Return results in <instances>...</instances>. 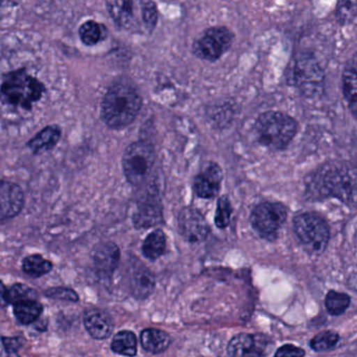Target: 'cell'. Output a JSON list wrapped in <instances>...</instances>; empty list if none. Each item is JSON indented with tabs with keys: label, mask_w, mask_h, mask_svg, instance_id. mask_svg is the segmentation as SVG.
I'll use <instances>...</instances> for the list:
<instances>
[{
	"label": "cell",
	"mask_w": 357,
	"mask_h": 357,
	"mask_svg": "<svg viewBox=\"0 0 357 357\" xmlns=\"http://www.w3.org/2000/svg\"><path fill=\"white\" fill-rule=\"evenodd\" d=\"M311 199L337 198L350 206L354 202L355 178L350 168L330 162L319 168L306 185Z\"/></svg>",
	"instance_id": "cell-1"
},
{
	"label": "cell",
	"mask_w": 357,
	"mask_h": 357,
	"mask_svg": "<svg viewBox=\"0 0 357 357\" xmlns=\"http://www.w3.org/2000/svg\"><path fill=\"white\" fill-rule=\"evenodd\" d=\"M142 104V98L133 87L114 85L108 89L102 102V119L110 128H125L137 119Z\"/></svg>",
	"instance_id": "cell-2"
},
{
	"label": "cell",
	"mask_w": 357,
	"mask_h": 357,
	"mask_svg": "<svg viewBox=\"0 0 357 357\" xmlns=\"http://www.w3.org/2000/svg\"><path fill=\"white\" fill-rule=\"evenodd\" d=\"M106 7L114 22L129 32L150 34L158 24V7L153 1L116 0L106 3Z\"/></svg>",
	"instance_id": "cell-3"
},
{
	"label": "cell",
	"mask_w": 357,
	"mask_h": 357,
	"mask_svg": "<svg viewBox=\"0 0 357 357\" xmlns=\"http://www.w3.org/2000/svg\"><path fill=\"white\" fill-rule=\"evenodd\" d=\"M257 141L267 149L284 150L288 147L298 132V123L292 116L279 112L260 114L255 123Z\"/></svg>",
	"instance_id": "cell-4"
},
{
	"label": "cell",
	"mask_w": 357,
	"mask_h": 357,
	"mask_svg": "<svg viewBox=\"0 0 357 357\" xmlns=\"http://www.w3.org/2000/svg\"><path fill=\"white\" fill-rule=\"evenodd\" d=\"M45 91V85L26 70L9 73L0 86L3 102L24 109H31L43 98Z\"/></svg>",
	"instance_id": "cell-5"
},
{
	"label": "cell",
	"mask_w": 357,
	"mask_h": 357,
	"mask_svg": "<svg viewBox=\"0 0 357 357\" xmlns=\"http://www.w3.org/2000/svg\"><path fill=\"white\" fill-rule=\"evenodd\" d=\"M294 233L311 255L323 254L330 239L329 225L314 213H303L294 220Z\"/></svg>",
	"instance_id": "cell-6"
},
{
	"label": "cell",
	"mask_w": 357,
	"mask_h": 357,
	"mask_svg": "<svg viewBox=\"0 0 357 357\" xmlns=\"http://www.w3.org/2000/svg\"><path fill=\"white\" fill-rule=\"evenodd\" d=\"M290 81L307 98H317L324 91L323 68L310 53H302L294 60Z\"/></svg>",
	"instance_id": "cell-7"
},
{
	"label": "cell",
	"mask_w": 357,
	"mask_h": 357,
	"mask_svg": "<svg viewBox=\"0 0 357 357\" xmlns=\"http://www.w3.org/2000/svg\"><path fill=\"white\" fill-rule=\"evenodd\" d=\"M155 162L153 146L147 142H135L125 150L123 171L129 183L139 185L146 181Z\"/></svg>",
	"instance_id": "cell-8"
},
{
	"label": "cell",
	"mask_w": 357,
	"mask_h": 357,
	"mask_svg": "<svg viewBox=\"0 0 357 357\" xmlns=\"http://www.w3.org/2000/svg\"><path fill=\"white\" fill-rule=\"evenodd\" d=\"M233 40V33L225 26L208 29L194 43V55L206 61H216L229 51Z\"/></svg>",
	"instance_id": "cell-9"
},
{
	"label": "cell",
	"mask_w": 357,
	"mask_h": 357,
	"mask_svg": "<svg viewBox=\"0 0 357 357\" xmlns=\"http://www.w3.org/2000/svg\"><path fill=\"white\" fill-rule=\"evenodd\" d=\"M287 219V208L279 202H262L252 211V227L264 238H273Z\"/></svg>",
	"instance_id": "cell-10"
},
{
	"label": "cell",
	"mask_w": 357,
	"mask_h": 357,
	"mask_svg": "<svg viewBox=\"0 0 357 357\" xmlns=\"http://www.w3.org/2000/svg\"><path fill=\"white\" fill-rule=\"evenodd\" d=\"M273 342L264 334L239 333L229 340V357H263L271 352Z\"/></svg>",
	"instance_id": "cell-11"
},
{
	"label": "cell",
	"mask_w": 357,
	"mask_h": 357,
	"mask_svg": "<svg viewBox=\"0 0 357 357\" xmlns=\"http://www.w3.org/2000/svg\"><path fill=\"white\" fill-rule=\"evenodd\" d=\"M178 229L181 235L191 243H199L208 237L210 227L204 215L194 208H183L179 213Z\"/></svg>",
	"instance_id": "cell-12"
},
{
	"label": "cell",
	"mask_w": 357,
	"mask_h": 357,
	"mask_svg": "<svg viewBox=\"0 0 357 357\" xmlns=\"http://www.w3.org/2000/svg\"><path fill=\"white\" fill-rule=\"evenodd\" d=\"M24 206L22 188L11 181H0V223L17 216Z\"/></svg>",
	"instance_id": "cell-13"
},
{
	"label": "cell",
	"mask_w": 357,
	"mask_h": 357,
	"mask_svg": "<svg viewBox=\"0 0 357 357\" xmlns=\"http://www.w3.org/2000/svg\"><path fill=\"white\" fill-rule=\"evenodd\" d=\"M223 172L219 165L211 162L195 177L194 191L202 199H212L218 195L222 183Z\"/></svg>",
	"instance_id": "cell-14"
},
{
	"label": "cell",
	"mask_w": 357,
	"mask_h": 357,
	"mask_svg": "<svg viewBox=\"0 0 357 357\" xmlns=\"http://www.w3.org/2000/svg\"><path fill=\"white\" fill-rule=\"evenodd\" d=\"M93 260L98 275L110 278L120 262V250L114 242L100 243L93 250Z\"/></svg>",
	"instance_id": "cell-15"
},
{
	"label": "cell",
	"mask_w": 357,
	"mask_h": 357,
	"mask_svg": "<svg viewBox=\"0 0 357 357\" xmlns=\"http://www.w3.org/2000/svg\"><path fill=\"white\" fill-rule=\"evenodd\" d=\"M133 222L137 229H149L162 222V206L160 200L147 197L139 204L133 215Z\"/></svg>",
	"instance_id": "cell-16"
},
{
	"label": "cell",
	"mask_w": 357,
	"mask_h": 357,
	"mask_svg": "<svg viewBox=\"0 0 357 357\" xmlns=\"http://www.w3.org/2000/svg\"><path fill=\"white\" fill-rule=\"evenodd\" d=\"M84 325L91 337L105 340L112 334L114 324L107 313L99 309H91L84 315Z\"/></svg>",
	"instance_id": "cell-17"
},
{
	"label": "cell",
	"mask_w": 357,
	"mask_h": 357,
	"mask_svg": "<svg viewBox=\"0 0 357 357\" xmlns=\"http://www.w3.org/2000/svg\"><path fill=\"white\" fill-rule=\"evenodd\" d=\"M155 279L149 269L143 265L133 271L130 278L131 294L137 298H146L153 292Z\"/></svg>",
	"instance_id": "cell-18"
},
{
	"label": "cell",
	"mask_w": 357,
	"mask_h": 357,
	"mask_svg": "<svg viewBox=\"0 0 357 357\" xmlns=\"http://www.w3.org/2000/svg\"><path fill=\"white\" fill-rule=\"evenodd\" d=\"M61 137V129L53 125V126L45 127V129L37 133L28 143V147L34 153H40L43 151H49L53 149Z\"/></svg>",
	"instance_id": "cell-19"
},
{
	"label": "cell",
	"mask_w": 357,
	"mask_h": 357,
	"mask_svg": "<svg viewBox=\"0 0 357 357\" xmlns=\"http://www.w3.org/2000/svg\"><path fill=\"white\" fill-rule=\"evenodd\" d=\"M141 344L148 352L158 354L164 352L170 346L171 337L167 332L151 328L142 332Z\"/></svg>",
	"instance_id": "cell-20"
},
{
	"label": "cell",
	"mask_w": 357,
	"mask_h": 357,
	"mask_svg": "<svg viewBox=\"0 0 357 357\" xmlns=\"http://www.w3.org/2000/svg\"><path fill=\"white\" fill-rule=\"evenodd\" d=\"M356 64L355 58L349 62V66L344 68V76H342V91L344 96L348 102L349 108L352 112L353 116H356Z\"/></svg>",
	"instance_id": "cell-21"
},
{
	"label": "cell",
	"mask_w": 357,
	"mask_h": 357,
	"mask_svg": "<svg viewBox=\"0 0 357 357\" xmlns=\"http://www.w3.org/2000/svg\"><path fill=\"white\" fill-rule=\"evenodd\" d=\"M43 307L35 300H26L14 304V313L16 319L22 325H31L35 323L43 313Z\"/></svg>",
	"instance_id": "cell-22"
},
{
	"label": "cell",
	"mask_w": 357,
	"mask_h": 357,
	"mask_svg": "<svg viewBox=\"0 0 357 357\" xmlns=\"http://www.w3.org/2000/svg\"><path fill=\"white\" fill-rule=\"evenodd\" d=\"M114 352L125 356H135L137 352V336L131 331H121L114 335L112 342Z\"/></svg>",
	"instance_id": "cell-23"
},
{
	"label": "cell",
	"mask_w": 357,
	"mask_h": 357,
	"mask_svg": "<svg viewBox=\"0 0 357 357\" xmlns=\"http://www.w3.org/2000/svg\"><path fill=\"white\" fill-rule=\"evenodd\" d=\"M166 250V235L162 229H156L147 236L143 244V252L150 260L160 258Z\"/></svg>",
	"instance_id": "cell-24"
},
{
	"label": "cell",
	"mask_w": 357,
	"mask_h": 357,
	"mask_svg": "<svg viewBox=\"0 0 357 357\" xmlns=\"http://www.w3.org/2000/svg\"><path fill=\"white\" fill-rule=\"evenodd\" d=\"M22 268L30 277L39 278L50 273L53 269V264L40 255H32L24 259Z\"/></svg>",
	"instance_id": "cell-25"
},
{
	"label": "cell",
	"mask_w": 357,
	"mask_h": 357,
	"mask_svg": "<svg viewBox=\"0 0 357 357\" xmlns=\"http://www.w3.org/2000/svg\"><path fill=\"white\" fill-rule=\"evenodd\" d=\"M79 36L85 45L93 47L103 39V26L93 20H89L79 29Z\"/></svg>",
	"instance_id": "cell-26"
},
{
	"label": "cell",
	"mask_w": 357,
	"mask_h": 357,
	"mask_svg": "<svg viewBox=\"0 0 357 357\" xmlns=\"http://www.w3.org/2000/svg\"><path fill=\"white\" fill-rule=\"evenodd\" d=\"M350 302L351 298L348 294L331 290L326 296V308L330 314L340 315L348 309Z\"/></svg>",
	"instance_id": "cell-27"
},
{
	"label": "cell",
	"mask_w": 357,
	"mask_h": 357,
	"mask_svg": "<svg viewBox=\"0 0 357 357\" xmlns=\"http://www.w3.org/2000/svg\"><path fill=\"white\" fill-rule=\"evenodd\" d=\"M340 340V335L334 331H324L315 335L311 340L310 346L317 352L330 350Z\"/></svg>",
	"instance_id": "cell-28"
},
{
	"label": "cell",
	"mask_w": 357,
	"mask_h": 357,
	"mask_svg": "<svg viewBox=\"0 0 357 357\" xmlns=\"http://www.w3.org/2000/svg\"><path fill=\"white\" fill-rule=\"evenodd\" d=\"M357 9L355 1H340L336 6L335 16L338 24H350L356 18Z\"/></svg>",
	"instance_id": "cell-29"
},
{
	"label": "cell",
	"mask_w": 357,
	"mask_h": 357,
	"mask_svg": "<svg viewBox=\"0 0 357 357\" xmlns=\"http://www.w3.org/2000/svg\"><path fill=\"white\" fill-rule=\"evenodd\" d=\"M231 213H233V208L229 198L227 196L219 198L216 216H215V223L219 229H225L229 225Z\"/></svg>",
	"instance_id": "cell-30"
},
{
	"label": "cell",
	"mask_w": 357,
	"mask_h": 357,
	"mask_svg": "<svg viewBox=\"0 0 357 357\" xmlns=\"http://www.w3.org/2000/svg\"><path fill=\"white\" fill-rule=\"evenodd\" d=\"M35 292L29 286L24 284H14L10 289H8V304H16L22 301L33 300Z\"/></svg>",
	"instance_id": "cell-31"
},
{
	"label": "cell",
	"mask_w": 357,
	"mask_h": 357,
	"mask_svg": "<svg viewBox=\"0 0 357 357\" xmlns=\"http://www.w3.org/2000/svg\"><path fill=\"white\" fill-rule=\"evenodd\" d=\"M47 298H56V300L70 301V302H78L79 296L75 290L70 288L56 287L50 288L45 291Z\"/></svg>",
	"instance_id": "cell-32"
},
{
	"label": "cell",
	"mask_w": 357,
	"mask_h": 357,
	"mask_svg": "<svg viewBox=\"0 0 357 357\" xmlns=\"http://www.w3.org/2000/svg\"><path fill=\"white\" fill-rule=\"evenodd\" d=\"M305 351L294 344H284L278 349L275 357H304Z\"/></svg>",
	"instance_id": "cell-33"
},
{
	"label": "cell",
	"mask_w": 357,
	"mask_h": 357,
	"mask_svg": "<svg viewBox=\"0 0 357 357\" xmlns=\"http://www.w3.org/2000/svg\"><path fill=\"white\" fill-rule=\"evenodd\" d=\"M3 346L8 353H15L24 344V340L20 337H3Z\"/></svg>",
	"instance_id": "cell-34"
},
{
	"label": "cell",
	"mask_w": 357,
	"mask_h": 357,
	"mask_svg": "<svg viewBox=\"0 0 357 357\" xmlns=\"http://www.w3.org/2000/svg\"><path fill=\"white\" fill-rule=\"evenodd\" d=\"M7 292L8 289L5 284L0 281V307H5L8 305Z\"/></svg>",
	"instance_id": "cell-35"
}]
</instances>
